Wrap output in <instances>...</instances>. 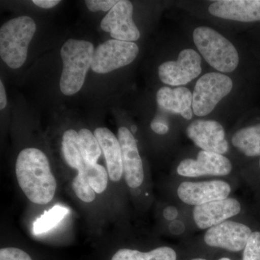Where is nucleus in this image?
<instances>
[{
  "instance_id": "obj_1",
  "label": "nucleus",
  "mask_w": 260,
  "mask_h": 260,
  "mask_svg": "<svg viewBox=\"0 0 260 260\" xmlns=\"http://www.w3.org/2000/svg\"><path fill=\"white\" fill-rule=\"evenodd\" d=\"M15 173L20 189L32 203L47 205L54 198L56 181L42 150L34 148L22 150L17 158Z\"/></svg>"
},
{
  "instance_id": "obj_2",
  "label": "nucleus",
  "mask_w": 260,
  "mask_h": 260,
  "mask_svg": "<svg viewBox=\"0 0 260 260\" xmlns=\"http://www.w3.org/2000/svg\"><path fill=\"white\" fill-rule=\"evenodd\" d=\"M94 51L93 44L87 41L70 39L64 43L60 51L63 62L59 84L61 93L73 95L82 88L91 68Z\"/></svg>"
},
{
  "instance_id": "obj_3",
  "label": "nucleus",
  "mask_w": 260,
  "mask_h": 260,
  "mask_svg": "<svg viewBox=\"0 0 260 260\" xmlns=\"http://www.w3.org/2000/svg\"><path fill=\"white\" fill-rule=\"evenodd\" d=\"M37 30L31 18L20 16L11 19L0 28V56L12 69L23 66L28 56L30 42Z\"/></svg>"
},
{
  "instance_id": "obj_4",
  "label": "nucleus",
  "mask_w": 260,
  "mask_h": 260,
  "mask_svg": "<svg viewBox=\"0 0 260 260\" xmlns=\"http://www.w3.org/2000/svg\"><path fill=\"white\" fill-rule=\"evenodd\" d=\"M193 40L205 61L221 73L237 69L239 56L232 42L214 29L200 26L193 32Z\"/></svg>"
},
{
  "instance_id": "obj_5",
  "label": "nucleus",
  "mask_w": 260,
  "mask_h": 260,
  "mask_svg": "<svg viewBox=\"0 0 260 260\" xmlns=\"http://www.w3.org/2000/svg\"><path fill=\"white\" fill-rule=\"evenodd\" d=\"M232 88V80L227 75L209 73L202 76L197 81L192 94V110L195 115L205 116L213 112Z\"/></svg>"
},
{
  "instance_id": "obj_6",
  "label": "nucleus",
  "mask_w": 260,
  "mask_h": 260,
  "mask_svg": "<svg viewBox=\"0 0 260 260\" xmlns=\"http://www.w3.org/2000/svg\"><path fill=\"white\" fill-rule=\"evenodd\" d=\"M139 53L134 42L110 39L94 51L91 68L98 74H106L133 62Z\"/></svg>"
},
{
  "instance_id": "obj_7",
  "label": "nucleus",
  "mask_w": 260,
  "mask_h": 260,
  "mask_svg": "<svg viewBox=\"0 0 260 260\" xmlns=\"http://www.w3.org/2000/svg\"><path fill=\"white\" fill-rule=\"evenodd\" d=\"M201 61L194 49H184L179 53L177 61H166L159 66V78L172 86L186 85L201 73Z\"/></svg>"
},
{
  "instance_id": "obj_8",
  "label": "nucleus",
  "mask_w": 260,
  "mask_h": 260,
  "mask_svg": "<svg viewBox=\"0 0 260 260\" xmlns=\"http://www.w3.org/2000/svg\"><path fill=\"white\" fill-rule=\"evenodd\" d=\"M133 5L127 0H120L103 18L101 27L109 32L113 39L123 42L138 41L140 32L133 19Z\"/></svg>"
},
{
  "instance_id": "obj_9",
  "label": "nucleus",
  "mask_w": 260,
  "mask_h": 260,
  "mask_svg": "<svg viewBox=\"0 0 260 260\" xmlns=\"http://www.w3.org/2000/svg\"><path fill=\"white\" fill-rule=\"evenodd\" d=\"M251 233L250 228L244 224L226 220L208 229L204 240L212 247L237 252L244 249Z\"/></svg>"
},
{
  "instance_id": "obj_10",
  "label": "nucleus",
  "mask_w": 260,
  "mask_h": 260,
  "mask_svg": "<svg viewBox=\"0 0 260 260\" xmlns=\"http://www.w3.org/2000/svg\"><path fill=\"white\" fill-rule=\"evenodd\" d=\"M188 138L204 151L223 155L229 150L223 126L215 120L198 119L186 128Z\"/></svg>"
},
{
  "instance_id": "obj_11",
  "label": "nucleus",
  "mask_w": 260,
  "mask_h": 260,
  "mask_svg": "<svg viewBox=\"0 0 260 260\" xmlns=\"http://www.w3.org/2000/svg\"><path fill=\"white\" fill-rule=\"evenodd\" d=\"M232 170L230 160L223 155L201 150L196 159H184L177 167L179 175L185 177L226 176Z\"/></svg>"
},
{
  "instance_id": "obj_12",
  "label": "nucleus",
  "mask_w": 260,
  "mask_h": 260,
  "mask_svg": "<svg viewBox=\"0 0 260 260\" xmlns=\"http://www.w3.org/2000/svg\"><path fill=\"white\" fill-rule=\"evenodd\" d=\"M231 191V186L223 181H184L178 187L177 194L183 203L198 206L215 200L226 199Z\"/></svg>"
},
{
  "instance_id": "obj_13",
  "label": "nucleus",
  "mask_w": 260,
  "mask_h": 260,
  "mask_svg": "<svg viewBox=\"0 0 260 260\" xmlns=\"http://www.w3.org/2000/svg\"><path fill=\"white\" fill-rule=\"evenodd\" d=\"M122 158L123 173L130 188L139 187L144 181L143 161L140 158L134 136L126 127L121 126L118 131Z\"/></svg>"
},
{
  "instance_id": "obj_14",
  "label": "nucleus",
  "mask_w": 260,
  "mask_h": 260,
  "mask_svg": "<svg viewBox=\"0 0 260 260\" xmlns=\"http://www.w3.org/2000/svg\"><path fill=\"white\" fill-rule=\"evenodd\" d=\"M242 207L238 200L228 198L195 206L193 218L199 229H209L238 215Z\"/></svg>"
},
{
  "instance_id": "obj_15",
  "label": "nucleus",
  "mask_w": 260,
  "mask_h": 260,
  "mask_svg": "<svg viewBox=\"0 0 260 260\" xmlns=\"http://www.w3.org/2000/svg\"><path fill=\"white\" fill-rule=\"evenodd\" d=\"M208 10L217 18L244 23L260 21V0H219Z\"/></svg>"
},
{
  "instance_id": "obj_16",
  "label": "nucleus",
  "mask_w": 260,
  "mask_h": 260,
  "mask_svg": "<svg viewBox=\"0 0 260 260\" xmlns=\"http://www.w3.org/2000/svg\"><path fill=\"white\" fill-rule=\"evenodd\" d=\"M107 162L108 174L111 180L119 181L123 174L122 158L119 140L107 128L99 127L94 131Z\"/></svg>"
},
{
  "instance_id": "obj_17",
  "label": "nucleus",
  "mask_w": 260,
  "mask_h": 260,
  "mask_svg": "<svg viewBox=\"0 0 260 260\" xmlns=\"http://www.w3.org/2000/svg\"><path fill=\"white\" fill-rule=\"evenodd\" d=\"M156 100L160 109L167 112L180 114L187 120L192 117V94L188 88L162 87L157 92Z\"/></svg>"
},
{
  "instance_id": "obj_18",
  "label": "nucleus",
  "mask_w": 260,
  "mask_h": 260,
  "mask_svg": "<svg viewBox=\"0 0 260 260\" xmlns=\"http://www.w3.org/2000/svg\"><path fill=\"white\" fill-rule=\"evenodd\" d=\"M232 142L246 156H259L260 124L239 129L232 137Z\"/></svg>"
},
{
  "instance_id": "obj_19",
  "label": "nucleus",
  "mask_w": 260,
  "mask_h": 260,
  "mask_svg": "<svg viewBox=\"0 0 260 260\" xmlns=\"http://www.w3.org/2000/svg\"><path fill=\"white\" fill-rule=\"evenodd\" d=\"M112 260H177V253L168 246L156 248L148 252L121 249L116 251Z\"/></svg>"
},
{
  "instance_id": "obj_20",
  "label": "nucleus",
  "mask_w": 260,
  "mask_h": 260,
  "mask_svg": "<svg viewBox=\"0 0 260 260\" xmlns=\"http://www.w3.org/2000/svg\"><path fill=\"white\" fill-rule=\"evenodd\" d=\"M61 146L68 165L78 170L84 160L80 152L78 133L74 129L67 130L63 135Z\"/></svg>"
},
{
  "instance_id": "obj_21",
  "label": "nucleus",
  "mask_w": 260,
  "mask_h": 260,
  "mask_svg": "<svg viewBox=\"0 0 260 260\" xmlns=\"http://www.w3.org/2000/svg\"><path fill=\"white\" fill-rule=\"evenodd\" d=\"M68 213V208L55 205L36 220L32 225V232L37 235L49 232L60 223Z\"/></svg>"
},
{
  "instance_id": "obj_22",
  "label": "nucleus",
  "mask_w": 260,
  "mask_h": 260,
  "mask_svg": "<svg viewBox=\"0 0 260 260\" xmlns=\"http://www.w3.org/2000/svg\"><path fill=\"white\" fill-rule=\"evenodd\" d=\"M78 172L85 174L89 184L98 194H102L107 189L108 174L105 167L99 164H90L83 160Z\"/></svg>"
},
{
  "instance_id": "obj_23",
  "label": "nucleus",
  "mask_w": 260,
  "mask_h": 260,
  "mask_svg": "<svg viewBox=\"0 0 260 260\" xmlns=\"http://www.w3.org/2000/svg\"><path fill=\"white\" fill-rule=\"evenodd\" d=\"M78 141L84 160L90 164H97L98 159L102 155V148L95 135L88 129H80Z\"/></svg>"
},
{
  "instance_id": "obj_24",
  "label": "nucleus",
  "mask_w": 260,
  "mask_h": 260,
  "mask_svg": "<svg viewBox=\"0 0 260 260\" xmlns=\"http://www.w3.org/2000/svg\"><path fill=\"white\" fill-rule=\"evenodd\" d=\"M73 188L75 194L85 203H91L95 198V191L89 184L85 174L78 172L73 181Z\"/></svg>"
},
{
  "instance_id": "obj_25",
  "label": "nucleus",
  "mask_w": 260,
  "mask_h": 260,
  "mask_svg": "<svg viewBox=\"0 0 260 260\" xmlns=\"http://www.w3.org/2000/svg\"><path fill=\"white\" fill-rule=\"evenodd\" d=\"M243 260H260V232L251 233L244 249Z\"/></svg>"
},
{
  "instance_id": "obj_26",
  "label": "nucleus",
  "mask_w": 260,
  "mask_h": 260,
  "mask_svg": "<svg viewBox=\"0 0 260 260\" xmlns=\"http://www.w3.org/2000/svg\"><path fill=\"white\" fill-rule=\"evenodd\" d=\"M0 260H32L28 253L15 247L2 248Z\"/></svg>"
},
{
  "instance_id": "obj_27",
  "label": "nucleus",
  "mask_w": 260,
  "mask_h": 260,
  "mask_svg": "<svg viewBox=\"0 0 260 260\" xmlns=\"http://www.w3.org/2000/svg\"><path fill=\"white\" fill-rule=\"evenodd\" d=\"M119 1L116 0H87L85 4L91 12L110 11Z\"/></svg>"
},
{
  "instance_id": "obj_28",
  "label": "nucleus",
  "mask_w": 260,
  "mask_h": 260,
  "mask_svg": "<svg viewBox=\"0 0 260 260\" xmlns=\"http://www.w3.org/2000/svg\"><path fill=\"white\" fill-rule=\"evenodd\" d=\"M150 127L153 132L158 135H166L169 130L167 124L160 121H152Z\"/></svg>"
},
{
  "instance_id": "obj_29",
  "label": "nucleus",
  "mask_w": 260,
  "mask_h": 260,
  "mask_svg": "<svg viewBox=\"0 0 260 260\" xmlns=\"http://www.w3.org/2000/svg\"><path fill=\"white\" fill-rule=\"evenodd\" d=\"M32 3L44 9H49L60 3V1L59 0H32Z\"/></svg>"
},
{
  "instance_id": "obj_30",
  "label": "nucleus",
  "mask_w": 260,
  "mask_h": 260,
  "mask_svg": "<svg viewBox=\"0 0 260 260\" xmlns=\"http://www.w3.org/2000/svg\"><path fill=\"white\" fill-rule=\"evenodd\" d=\"M162 214H164V218L167 220H174L177 218L179 212H178L177 208H174V207L169 206L164 209Z\"/></svg>"
},
{
  "instance_id": "obj_31",
  "label": "nucleus",
  "mask_w": 260,
  "mask_h": 260,
  "mask_svg": "<svg viewBox=\"0 0 260 260\" xmlns=\"http://www.w3.org/2000/svg\"><path fill=\"white\" fill-rule=\"evenodd\" d=\"M171 232L174 234H180L181 233L184 232V225L182 222L181 221H174L169 225Z\"/></svg>"
},
{
  "instance_id": "obj_32",
  "label": "nucleus",
  "mask_w": 260,
  "mask_h": 260,
  "mask_svg": "<svg viewBox=\"0 0 260 260\" xmlns=\"http://www.w3.org/2000/svg\"><path fill=\"white\" fill-rule=\"evenodd\" d=\"M7 95L3 81H0V109H4L7 105Z\"/></svg>"
},
{
  "instance_id": "obj_33",
  "label": "nucleus",
  "mask_w": 260,
  "mask_h": 260,
  "mask_svg": "<svg viewBox=\"0 0 260 260\" xmlns=\"http://www.w3.org/2000/svg\"><path fill=\"white\" fill-rule=\"evenodd\" d=\"M131 129H132V131L133 132V133H135V132H136V130H137V126H135V125L132 126Z\"/></svg>"
},
{
  "instance_id": "obj_34",
  "label": "nucleus",
  "mask_w": 260,
  "mask_h": 260,
  "mask_svg": "<svg viewBox=\"0 0 260 260\" xmlns=\"http://www.w3.org/2000/svg\"><path fill=\"white\" fill-rule=\"evenodd\" d=\"M219 260H231V259H229V258L223 257V258H221V259H220Z\"/></svg>"
},
{
  "instance_id": "obj_35",
  "label": "nucleus",
  "mask_w": 260,
  "mask_h": 260,
  "mask_svg": "<svg viewBox=\"0 0 260 260\" xmlns=\"http://www.w3.org/2000/svg\"><path fill=\"white\" fill-rule=\"evenodd\" d=\"M191 260H207V259H203V258H196V259H193Z\"/></svg>"
},
{
  "instance_id": "obj_36",
  "label": "nucleus",
  "mask_w": 260,
  "mask_h": 260,
  "mask_svg": "<svg viewBox=\"0 0 260 260\" xmlns=\"http://www.w3.org/2000/svg\"><path fill=\"white\" fill-rule=\"evenodd\" d=\"M259 167H260V160H259Z\"/></svg>"
}]
</instances>
